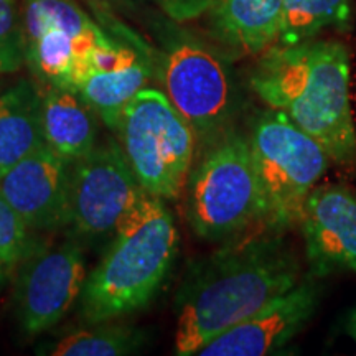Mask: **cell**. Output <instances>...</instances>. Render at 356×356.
<instances>
[{"mask_svg":"<svg viewBox=\"0 0 356 356\" xmlns=\"http://www.w3.org/2000/svg\"><path fill=\"white\" fill-rule=\"evenodd\" d=\"M25 65L40 84L76 89L91 71L109 65L119 35L102 26L76 0H24Z\"/></svg>","mask_w":356,"mask_h":356,"instance_id":"5","label":"cell"},{"mask_svg":"<svg viewBox=\"0 0 356 356\" xmlns=\"http://www.w3.org/2000/svg\"><path fill=\"white\" fill-rule=\"evenodd\" d=\"M111 29L121 38L114 60L91 71L76 92L95 111L99 121L115 132L124 109L155 74V53L127 26L111 22Z\"/></svg>","mask_w":356,"mask_h":356,"instance_id":"14","label":"cell"},{"mask_svg":"<svg viewBox=\"0 0 356 356\" xmlns=\"http://www.w3.org/2000/svg\"><path fill=\"white\" fill-rule=\"evenodd\" d=\"M25 65V33L17 0H0V74Z\"/></svg>","mask_w":356,"mask_h":356,"instance_id":"21","label":"cell"},{"mask_svg":"<svg viewBox=\"0 0 356 356\" xmlns=\"http://www.w3.org/2000/svg\"><path fill=\"white\" fill-rule=\"evenodd\" d=\"M266 202L267 228L286 231L300 220L307 195L332 159L314 137L275 109L261 113L248 136Z\"/></svg>","mask_w":356,"mask_h":356,"instance_id":"7","label":"cell"},{"mask_svg":"<svg viewBox=\"0 0 356 356\" xmlns=\"http://www.w3.org/2000/svg\"><path fill=\"white\" fill-rule=\"evenodd\" d=\"M44 145L73 163L99 144V118L78 92L40 84Z\"/></svg>","mask_w":356,"mask_h":356,"instance_id":"15","label":"cell"},{"mask_svg":"<svg viewBox=\"0 0 356 356\" xmlns=\"http://www.w3.org/2000/svg\"><path fill=\"white\" fill-rule=\"evenodd\" d=\"M186 220L207 241H226L264 225L266 202L248 136L229 129L204 147L185 185Z\"/></svg>","mask_w":356,"mask_h":356,"instance_id":"4","label":"cell"},{"mask_svg":"<svg viewBox=\"0 0 356 356\" xmlns=\"http://www.w3.org/2000/svg\"><path fill=\"white\" fill-rule=\"evenodd\" d=\"M155 2L172 20L186 22L210 10L215 0H155Z\"/></svg>","mask_w":356,"mask_h":356,"instance_id":"22","label":"cell"},{"mask_svg":"<svg viewBox=\"0 0 356 356\" xmlns=\"http://www.w3.org/2000/svg\"><path fill=\"white\" fill-rule=\"evenodd\" d=\"M345 332L348 333V337L356 343V305L350 309L345 318Z\"/></svg>","mask_w":356,"mask_h":356,"instance_id":"23","label":"cell"},{"mask_svg":"<svg viewBox=\"0 0 356 356\" xmlns=\"http://www.w3.org/2000/svg\"><path fill=\"white\" fill-rule=\"evenodd\" d=\"M350 19V0H284L277 40L296 44L312 40L328 26H343Z\"/></svg>","mask_w":356,"mask_h":356,"instance_id":"19","label":"cell"},{"mask_svg":"<svg viewBox=\"0 0 356 356\" xmlns=\"http://www.w3.org/2000/svg\"><path fill=\"white\" fill-rule=\"evenodd\" d=\"M177 251L178 231L165 200L144 191L118 225L101 261L88 273L79 297L84 323L114 322L149 305Z\"/></svg>","mask_w":356,"mask_h":356,"instance_id":"3","label":"cell"},{"mask_svg":"<svg viewBox=\"0 0 356 356\" xmlns=\"http://www.w3.org/2000/svg\"><path fill=\"white\" fill-rule=\"evenodd\" d=\"M317 277L302 275L297 286L208 341L200 356H264L284 348L304 330L317 312Z\"/></svg>","mask_w":356,"mask_h":356,"instance_id":"11","label":"cell"},{"mask_svg":"<svg viewBox=\"0 0 356 356\" xmlns=\"http://www.w3.org/2000/svg\"><path fill=\"white\" fill-rule=\"evenodd\" d=\"M71 162L48 145L35 149L0 177V195L33 231L70 225Z\"/></svg>","mask_w":356,"mask_h":356,"instance_id":"13","label":"cell"},{"mask_svg":"<svg viewBox=\"0 0 356 356\" xmlns=\"http://www.w3.org/2000/svg\"><path fill=\"white\" fill-rule=\"evenodd\" d=\"M50 346L51 356H122L136 353L145 341V332L131 325L88 323Z\"/></svg>","mask_w":356,"mask_h":356,"instance_id":"18","label":"cell"},{"mask_svg":"<svg viewBox=\"0 0 356 356\" xmlns=\"http://www.w3.org/2000/svg\"><path fill=\"white\" fill-rule=\"evenodd\" d=\"M104 2H106V0H104Z\"/></svg>","mask_w":356,"mask_h":356,"instance_id":"24","label":"cell"},{"mask_svg":"<svg viewBox=\"0 0 356 356\" xmlns=\"http://www.w3.org/2000/svg\"><path fill=\"white\" fill-rule=\"evenodd\" d=\"M33 233L0 195V287L15 275L22 262L40 244Z\"/></svg>","mask_w":356,"mask_h":356,"instance_id":"20","label":"cell"},{"mask_svg":"<svg viewBox=\"0 0 356 356\" xmlns=\"http://www.w3.org/2000/svg\"><path fill=\"white\" fill-rule=\"evenodd\" d=\"M252 91L327 150L333 162L356 157L350 106V56L340 42H307L270 48L251 73Z\"/></svg>","mask_w":356,"mask_h":356,"instance_id":"2","label":"cell"},{"mask_svg":"<svg viewBox=\"0 0 356 356\" xmlns=\"http://www.w3.org/2000/svg\"><path fill=\"white\" fill-rule=\"evenodd\" d=\"M42 145L40 86L22 78L0 92V177Z\"/></svg>","mask_w":356,"mask_h":356,"instance_id":"16","label":"cell"},{"mask_svg":"<svg viewBox=\"0 0 356 356\" xmlns=\"http://www.w3.org/2000/svg\"><path fill=\"white\" fill-rule=\"evenodd\" d=\"M86 277V257L78 241L38 244L13 275L22 332L35 337L55 327L79 300Z\"/></svg>","mask_w":356,"mask_h":356,"instance_id":"10","label":"cell"},{"mask_svg":"<svg viewBox=\"0 0 356 356\" xmlns=\"http://www.w3.org/2000/svg\"><path fill=\"white\" fill-rule=\"evenodd\" d=\"M155 74L198 144L210 145L229 131L239 108L238 84L228 60L215 48L178 33L155 55Z\"/></svg>","mask_w":356,"mask_h":356,"instance_id":"8","label":"cell"},{"mask_svg":"<svg viewBox=\"0 0 356 356\" xmlns=\"http://www.w3.org/2000/svg\"><path fill=\"white\" fill-rule=\"evenodd\" d=\"M142 193L119 142L97 144L71 163L68 229L78 238L113 236Z\"/></svg>","mask_w":356,"mask_h":356,"instance_id":"9","label":"cell"},{"mask_svg":"<svg viewBox=\"0 0 356 356\" xmlns=\"http://www.w3.org/2000/svg\"><path fill=\"white\" fill-rule=\"evenodd\" d=\"M284 0H215L213 24L222 42L256 55L277 38Z\"/></svg>","mask_w":356,"mask_h":356,"instance_id":"17","label":"cell"},{"mask_svg":"<svg viewBox=\"0 0 356 356\" xmlns=\"http://www.w3.org/2000/svg\"><path fill=\"white\" fill-rule=\"evenodd\" d=\"M302 279L296 249L284 231L264 226L226 239L190 267L175 297V353L198 355L216 338L282 296Z\"/></svg>","mask_w":356,"mask_h":356,"instance_id":"1","label":"cell"},{"mask_svg":"<svg viewBox=\"0 0 356 356\" xmlns=\"http://www.w3.org/2000/svg\"><path fill=\"white\" fill-rule=\"evenodd\" d=\"M309 274L356 273V195L343 185H315L299 220Z\"/></svg>","mask_w":356,"mask_h":356,"instance_id":"12","label":"cell"},{"mask_svg":"<svg viewBox=\"0 0 356 356\" xmlns=\"http://www.w3.org/2000/svg\"><path fill=\"white\" fill-rule=\"evenodd\" d=\"M115 134L144 191L165 202L180 198L198 140L165 92L155 88L137 92L124 109Z\"/></svg>","mask_w":356,"mask_h":356,"instance_id":"6","label":"cell"}]
</instances>
